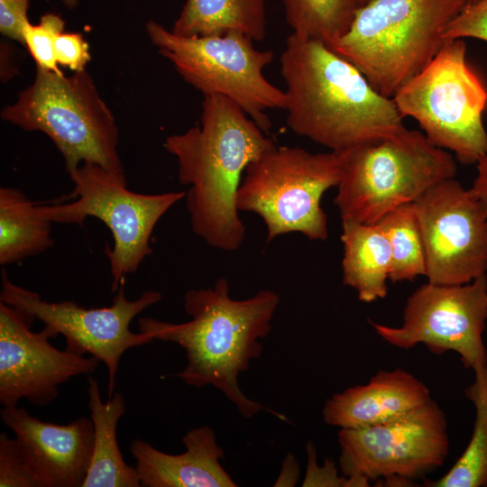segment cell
Instances as JSON below:
<instances>
[{
	"label": "cell",
	"mask_w": 487,
	"mask_h": 487,
	"mask_svg": "<svg viewBox=\"0 0 487 487\" xmlns=\"http://www.w3.org/2000/svg\"><path fill=\"white\" fill-rule=\"evenodd\" d=\"M146 32L187 83L204 96L219 95L233 100L265 133L271 127L267 112L284 109V90L263 73L274 52L257 50L245 34L181 36L152 20L146 23Z\"/></svg>",
	"instance_id": "9"
},
{
	"label": "cell",
	"mask_w": 487,
	"mask_h": 487,
	"mask_svg": "<svg viewBox=\"0 0 487 487\" xmlns=\"http://www.w3.org/2000/svg\"><path fill=\"white\" fill-rule=\"evenodd\" d=\"M339 465L346 477L404 483L440 467L448 455L447 422L432 399L391 420L341 428Z\"/></svg>",
	"instance_id": "11"
},
{
	"label": "cell",
	"mask_w": 487,
	"mask_h": 487,
	"mask_svg": "<svg viewBox=\"0 0 487 487\" xmlns=\"http://www.w3.org/2000/svg\"><path fill=\"white\" fill-rule=\"evenodd\" d=\"M65 22L59 14H43L37 24L29 22L23 27V45L34 60L37 68L63 73L55 58V41L64 32Z\"/></svg>",
	"instance_id": "26"
},
{
	"label": "cell",
	"mask_w": 487,
	"mask_h": 487,
	"mask_svg": "<svg viewBox=\"0 0 487 487\" xmlns=\"http://www.w3.org/2000/svg\"><path fill=\"white\" fill-rule=\"evenodd\" d=\"M476 165L478 173L470 190L479 201L487 219V153L479 159Z\"/></svg>",
	"instance_id": "32"
},
{
	"label": "cell",
	"mask_w": 487,
	"mask_h": 487,
	"mask_svg": "<svg viewBox=\"0 0 487 487\" xmlns=\"http://www.w3.org/2000/svg\"><path fill=\"white\" fill-rule=\"evenodd\" d=\"M30 0H0L1 33L23 45V31L27 22Z\"/></svg>",
	"instance_id": "31"
},
{
	"label": "cell",
	"mask_w": 487,
	"mask_h": 487,
	"mask_svg": "<svg viewBox=\"0 0 487 487\" xmlns=\"http://www.w3.org/2000/svg\"><path fill=\"white\" fill-rule=\"evenodd\" d=\"M377 224L391 246L389 280L392 282L412 281L417 276L426 275L425 248L412 203L390 211Z\"/></svg>",
	"instance_id": "25"
},
{
	"label": "cell",
	"mask_w": 487,
	"mask_h": 487,
	"mask_svg": "<svg viewBox=\"0 0 487 487\" xmlns=\"http://www.w3.org/2000/svg\"><path fill=\"white\" fill-rule=\"evenodd\" d=\"M87 380V405L94 425V447L82 487H140L136 468L124 462L117 443V424L125 413L124 397L120 392H115L104 402L98 381L90 375Z\"/></svg>",
	"instance_id": "19"
},
{
	"label": "cell",
	"mask_w": 487,
	"mask_h": 487,
	"mask_svg": "<svg viewBox=\"0 0 487 487\" xmlns=\"http://www.w3.org/2000/svg\"><path fill=\"white\" fill-rule=\"evenodd\" d=\"M0 487H41L18 439L0 434Z\"/></svg>",
	"instance_id": "27"
},
{
	"label": "cell",
	"mask_w": 487,
	"mask_h": 487,
	"mask_svg": "<svg viewBox=\"0 0 487 487\" xmlns=\"http://www.w3.org/2000/svg\"><path fill=\"white\" fill-rule=\"evenodd\" d=\"M342 229L344 284L354 289L363 302L384 298L391 265L386 234L377 223L342 221Z\"/></svg>",
	"instance_id": "20"
},
{
	"label": "cell",
	"mask_w": 487,
	"mask_h": 487,
	"mask_svg": "<svg viewBox=\"0 0 487 487\" xmlns=\"http://www.w3.org/2000/svg\"><path fill=\"white\" fill-rule=\"evenodd\" d=\"M266 0H187L171 31L181 36L239 32L253 41L267 34Z\"/></svg>",
	"instance_id": "21"
},
{
	"label": "cell",
	"mask_w": 487,
	"mask_h": 487,
	"mask_svg": "<svg viewBox=\"0 0 487 487\" xmlns=\"http://www.w3.org/2000/svg\"><path fill=\"white\" fill-rule=\"evenodd\" d=\"M275 146L233 100L205 96L200 124L166 138L178 163L179 181L189 186L186 206L194 234L225 252L244 243L245 226L236 195L246 167Z\"/></svg>",
	"instance_id": "2"
},
{
	"label": "cell",
	"mask_w": 487,
	"mask_h": 487,
	"mask_svg": "<svg viewBox=\"0 0 487 487\" xmlns=\"http://www.w3.org/2000/svg\"><path fill=\"white\" fill-rule=\"evenodd\" d=\"M280 63L286 122L296 134L344 151L407 130L392 98L322 41L291 33Z\"/></svg>",
	"instance_id": "1"
},
{
	"label": "cell",
	"mask_w": 487,
	"mask_h": 487,
	"mask_svg": "<svg viewBox=\"0 0 487 487\" xmlns=\"http://www.w3.org/2000/svg\"><path fill=\"white\" fill-rule=\"evenodd\" d=\"M487 320V276L460 285L427 281L408 299L400 326L371 322L389 344L403 349L425 345L431 353L454 351L466 368L487 363L483 332Z\"/></svg>",
	"instance_id": "13"
},
{
	"label": "cell",
	"mask_w": 487,
	"mask_h": 487,
	"mask_svg": "<svg viewBox=\"0 0 487 487\" xmlns=\"http://www.w3.org/2000/svg\"><path fill=\"white\" fill-rule=\"evenodd\" d=\"M308 464L302 486H369L368 480L359 476H337V471L332 461L326 460L323 467L316 463V449L308 441L307 444Z\"/></svg>",
	"instance_id": "29"
},
{
	"label": "cell",
	"mask_w": 487,
	"mask_h": 487,
	"mask_svg": "<svg viewBox=\"0 0 487 487\" xmlns=\"http://www.w3.org/2000/svg\"><path fill=\"white\" fill-rule=\"evenodd\" d=\"M74 189L68 197L75 201L56 205H37L39 214L51 223L83 225L88 216L102 221L110 229L113 246L107 244L111 289L134 273L152 253L151 236L161 216L182 199L184 191L140 194L127 188L125 175L86 162L69 173Z\"/></svg>",
	"instance_id": "10"
},
{
	"label": "cell",
	"mask_w": 487,
	"mask_h": 487,
	"mask_svg": "<svg viewBox=\"0 0 487 487\" xmlns=\"http://www.w3.org/2000/svg\"><path fill=\"white\" fill-rule=\"evenodd\" d=\"M475 38L487 41V0L467 5L447 25L444 39Z\"/></svg>",
	"instance_id": "28"
},
{
	"label": "cell",
	"mask_w": 487,
	"mask_h": 487,
	"mask_svg": "<svg viewBox=\"0 0 487 487\" xmlns=\"http://www.w3.org/2000/svg\"><path fill=\"white\" fill-rule=\"evenodd\" d=\"M391 98L403 118L415 119L433 144L461 163L476 164L487 153V89L466 61L463 39L446 41Z\"/></svg>",
	"instance_id": "8"
},
{
	"label": "cell",
	"mask_w": 487,
	"mask_h": 487,
	"mask_svg": "<svg viewBox=\"0 0 487 487\" xmlns=\"http://www.w3.org/2000/svg\"><path fill=\"white\" fill-rule=\"evenodd\" d=\"M124 280L109 307L86 308L71 300L50 302L35 291L14 284L2 271L0 301L19 308L41 321L56 337L62 335L65 350L90 354L104 363L108 370V398L114 393L115 376L122 355L130 348L154 340L150 335L133 333L132 320L150 306L159 302V291L147 290L138 299L129 300L124 294Z\"/></svg>",
	"instance_id": "12"
},
{
	"label": "cell",
	"mask_w": 487,
	"mask_h": 487,
	"mask_svg": "<svg viewBox=\"0 0 487 487\" xmlns=\"http://www.w3.org/2000/svg\"><path fill=\"white\" fill-rule=\"evenodd\" d=\"M479 1H480V0H466L467 5L475 4V3L479 2Z\"/></svg>",
	"instance_id": "35"
},
{
	"label": "cell",
	"mask_w": 487,
	"mask_h": 487,
	"mask_svg": "<svg viewBox=\"0 0 487 487\" xmlns=\"http://www.w3.org/2000/svg\"><path fill=\"white\" fill-rule=\"evenodd\" d=\"M466 0H370L331 46L372 87L391 98L436 55Z\"/></svg>",
	"instance_id": "4"
},
{
	"label": "cell",
	"mask_w": 487,
	"mask_h": 487,
	"mask_svg": "<svg viewBox=\"0 0 487 487\" xmlns=\"http://www.w3.org/2000/svg\"><path fill=\"white\" fill-rule=\"evenodd\" d=\"M68 8L74 9L78 4V0H60Z\"/></svg>",
	"instance_id": "34"
},
{
	"label": "cell",
	"mask_w": 487,
	"mask_h": 487,
	"mask_svg": "<svg viewBox=\"0 0 487 487\" xmlns=\"http://www.w3.org/2000/svg\"><path fill=\"white\" fill-rule=\"evenodd\" d=\"M455 174V161L446 150L423 133L407 129L344 150L335 204L342 221L375 224Z\"/></svg>",
	"instance_id": "6"
},
{
	"label": "cell",
	"mask_w": 487,
	"mask_h": 487,
	"mask_svg": "<svg viewBox=\"0 0 487 487\" xmlns=\"http://www.w3.org/2000/svg\"><path fill=\"white\" fill-rule=\"evenodd\" d=\"M343 163L344 151L311 153L275 145L246 167L236 195L237 209L262 217L266 243L292 232L326 240L327 217L320 201L327 189L339 184Z\"/></svg>",
	"instance_id": "7"
},
{
	"label": "cell",
	"mask_w": 487,
	"mask_h": 487,
	"mask_svg": "<svg viewBox=\"0 0 487 487\" xmlns=\"http://www.w3.org/2000/svg\"><path fill=\"white\" fill-rule=\"evenodd\" d=\"M1 117L45 133L64 158L68 173L90 162L125 175L115 119L86 69L66 77L37 68L32 84L3 108Z\"/></svg>",
	"instance_id": "5"
},
{
	"label": "cell",
	"mask_w": 487,
	"mask_h": 487,
	"mask_svg": "<svg viewBox=\"0 0 487 487\" xmlns=\"http://www.w3.org/2000/svg\"><path fill=\"white\" fill-rule=\"evenodd\" d=\"M299 464L292 455L285 458L282 470L274 486H294L299 479Z\"/></svg>",
	"instance_id": "33"
},
{
	"label": "cell",
	"mask_w": 487,
	"mask_h": 487,
	"mask_svg": "<svg viewBox=\"0 0 487 487\" xmlns=\"http://www.w3.org/2000/svg\"><path fill=\"white\" fill-rule=\"evenodd\" d=\"M51 224L21 190L1 187L0 264L19 262L53 246Z\"/></svg>",
	"instance_id": "22"
},
{
	"label": "cell",
	"mask_w": 487,
	"mask_h": 487,
	"mask_svg": "<svg viewBox=\"0 0 487 487\" xmlns=\"http://www.w3.org/2000/svg\"><path fill=\"white\" fill-rule=\"evenodd\" d=\"M279 304L280 296L268 289L246 299H233L227 280L220 278L212 288L185 293L184 309L190 320L170 323L143 317L138 319V328L153 339L172 342L184 349L188 364L175 376L186 384L216 388L244 418L264 409L288 421L248 398L238 384L240 373L260 357L261 340L270 333Z\"/></svg>",
	"instance_id": "3"
},
{
	"label": "cell",
	"mask_w": 487,
	"mask_h": 487,
	"mask_svg": "<svg viewBox=\"0 0 487 487\" xmlns=\"http://www.w3.org/2000/svg\"><path fill=\"white\" fill-rule=\"evenodd\" d=\"M0 416L20 442L41 487H82L94 447L91 418L81 417L58 425L41 421L17 406L4 407Z\"/></svg>",
	"instance_id": "16"
},
{
	"label": "cell",
	"mask_w": 487,
	"mask_h": 487,
	"mask_svg": "<svg viewBox=\"0 0 487 487\" xmlns=\"http://www.w3.org/2000/svg\"><path fill=\"white\" fill-rule=\"evenodd\" d=\"M474 381L466 397L475 407L471 440L452 468L433 487L487 486V363L473 370Z\"/></svg>",
	"instance_id": "23"
},
{
	"label": "cell",
	"mask_w": 487,
	"mask_h": 487,
	"mask_svg": "<svg viewBox=\"0 0 487 487\" xmlns=\"http://www.w3.org/2000/svg\"><path fill=\"white\" fill-rule=\"evenodd\" d=\"M35 318L0 301V402L14 407L22 399L46 406L59 395V386L70 379L95 372L100 361L51 343L54 335L45 327L31 330Z\"/></svg>",
	"instance_id": "15"
},
{
	"label": "cell",
	"mask_w": 487,
	"mask_h": 487,
	"mask_svg": "<svg viewBox=\"0 0 487 487\" xmlns=\"http://www.w3.org/2000/svg\"><path fill=\"white\" fill-rule=\"evenodd\" d=\"M431 400L428 388L402 370L379 371L365 385L334 394L322 409L324 421L340 428H359L400 417Z\"/></svg>",
	"instance_id": "18"
},
{
	"label": "cell",
	"mask_w": 487,
	"mask_h": 487,
	"mask_svg": "<svg viewBox=\"0 0 487 487\" xmlns=\"http://www.w3.org/2000/svg\"><path fill=\"white\" fill-rule=\"evenodd\" d=\"M412 205L423 239L427 281L460 285L486 274L487 219L470 189L448 179Z\"/></svg>",
	"instance_id": "14"
},
{
	"label": "cell",
	"mask_w": 487,
	"mask_h": 487,
	"mask_svg": "<svg viewBox=\"0 0 487 487\" xmlns=\"http://www.w3.org/2000/svg\"><path fill=\"white\" fill-rule=\"evenodd\" d=\"M292 32L322 41L329 48L348 30L358 0H282Z\"/></svg>",
	"instance_id": "24"
},
{
	"label": "cell",
	"mask_w": 487,
	"mask_h": 487,
	"mask_svg": "<svg viewBox=\"0 0 487 487\" xmlns=\"http://www.w3.org/2000/svg\"><path fill=\"white\" fill-rule=\"evenodd\" d=\"M369 1H370V0H358L359 5L361 6V5L366 4V3L369 2Z\"/></svg>",
	"instance_id": "36"
},
{
	"label": "cell",
	"mask_w": 487,
	"mask_h": 487,
	"mask_svg": "<svg viewBox=\"0 0 487 487\" xmlns=\"http://www.w3.org/2000/svg\"><path fill=\"white\" fill-rule=\"evenodd\" d=\"M186 451L170 455L142 439L131 442L142 487H236L220 460L225 454L207 426L189 430L181 439Z\"/></svg>",
	"instance_id": "17"
},
{
	"label": "cell",
	"mask_w": 487,
	"mask_h": 487,
	"mask_svg": "<svg viewBox=\"0 0 487 487\" xmlns=\"http://www.w3.org/2000/svg\"><path fill=\"white\" fill-rule=\"evenodd\" d=\"M54 51L57 63L74 72L84 70L91 60L88 44L79 32L60 33Z\"/></svg>",
	"instance_id": "30"
}]
</instances>
